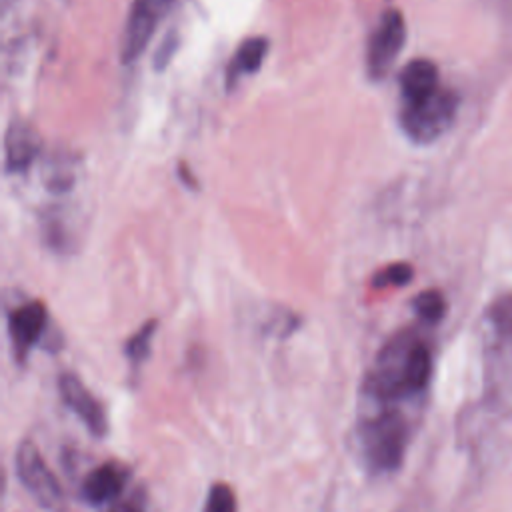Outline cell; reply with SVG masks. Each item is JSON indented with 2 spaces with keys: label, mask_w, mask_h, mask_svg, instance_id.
I'll return each instance as SVG.
<instances>
[{
  "label": "cell",
  "mask_w": 512,
  "mask_h": 512,
  "mask_svg": "<svg viewBox=\"0 0 512 512\" xmlns=\"http://www.w3.org/2000/svg\"><path fill=\"white\" fill-rule=\"evenodd\" d=\"M432 376V352L418 334L404 330L376 354L362 380V394L372 404H394L422 394Z\"/></svg>",
  "instance_id": "obj_1"
},
{
  "label": "cell",
  "mask_w": 512,
  "mask_h": 512,
  "mask_svg": "<svg viewBox=\"0 0 512 512\" xmlns=\"http://www.w3.org/2000/svg\"><path fill=\"white\" fill-rule=\"evenodd\" d=\"M408 442L410 424L392 406L372 410L358 420L356 448L364 466L376 476L392 474L402 466Z\"/></svg>",
  "instance_id": "obj_2"
},
{
  "label": "cell",
  "mask_w": 512,
  "mask_h": 512,
  "mask_svg": "<svg viewBox=\"0 0 512 512\" xmlns=\"http://www.w3.org/2000/svg\"><path fill=\"white\" fill-rule=\"evenodd\" d=\"M456 112L458 96L452 90L438 88L422 100L404 104L400 128L414 144H430L452 126Z\"/></svg>",
  "instance_id": "obj_3"
},
{
  "label": "cell",
  "mask_w": 512,
  "mask_h": 512,
  "mask_svg": "<svg viewBox=\"0 0 512 512\" xmlns=\"http://www.w3.org/2000/svg\"><path fill=\"white\" fill-rule=\"evenodd\" d=\"M14 470L24 490L34 498L40 508H44L46 512L64 510V488L32 440H22L18 444L14 454Z\"/></svg>",
  "instance_id": "obj_4"
},
{
  "label": "cell",
  "mask_w": 512,
  "mask_h": 512,
  "mask_svg": "<svg viewBox=\"0 0 512 512\" xmlns=\"http://www.w3.org/2000/svg\"><path fill=\"white\" fill-rule=\"evenodd\" d=\"M406 42V22L400 10H386L374 32L370 34L366 48V72L372 80L384 78L394 66L398 54Z\"/></svg>",
  "instance_id": "obj_5"
},
{
  "label": "cell",
  "mask_w": 512,
  "mask_h": 512,
  "mask_svg": "<svg viewBox=\"0 0 512 512\" xmlns=\"http://www.w3.org/2000/svg\"><path fill=\"white\" fill-rule=\"evenodd\" d=\"M174 0H132L120 40V60L134 64L150 44Z\"/></svg>",
  "instance_id": "obj_6"
},
{
  "label": "cell",
  "mask_w": 512,
  "mask_h": 512,
  "mask_svg": "<svg viewBox=\"0 0 512 512\" xmlns=\"http://www.w3.org/2000/svg\"><path fill=\"white\" fill-rule=\"evenodd\" d=\"M58 394L64 406L86 426V430L102 438L108 432V414L104 404L88 390V386L72 372L58 376Z\"/></svg>",
  "instance_id": "obj_7"
},
{
  "label": "cell",
  "mask_w": 512,
  "mask_h": 512,
  "mask_svg": "<svg viewBox=\"0 0 512 512\" xmlns=\"http://www.w3.org/2000/svg\"><path fill=\"white\" fill-rule=\"evenodd\" d=\"M48 328V310L40 300H30L16 306L8 314V338L14 358L24 364L30 350L42 342Z\"/></svg>",
  "instance_id": "obj_8"
},
{
  "label": "cell",
  "mask_w": 512,
  "mask_h": 512,
  "mask_svg": "<svg viewBox=\"0 0 512 512\" xmlns=\"http://www.w3.org/2000/svg\"><path fill=\"white\" fill-rule=\"evenodd\" d=\"M128 484V470L118 462H104L92 468L80 482V498L90 506H104L122 498Z\"/></svg>",
  "instance_id": "obj_9"
},
{
  "label": "cell",
  "mask_w": 512,
  "mask_h": 512,
  "mask_svg": "<svg viewBox=\"0 0 512 512\" xmlns=\"http://www.w3.org/2000/svg\"><path fill=\"white\" fill-rule=\"evenodd\" d=\"M42 150V138L26 120H12L4 136V170L6 174L26 172Z\"/></svg>",
  "instance_id": "obj_10"
},
{
  "label": "cell",
  "mask_w": 512,
  "mask_h": 512,
  "mask_svg": "<svg viewBox=\"0 0 512 512\" xmlns=\"http://www.w3.org/2000/svg\"><path fill=\"white\" fill-rule=\"evenodd\" d=\"M398 82H400V92H402L404 104L422 100L440 88L438 86V68L428 58L410 60L400 70Z\"/></svg>",
  "instance_id": "obj_11"
},
{
  "label": "cell",
  "mask_w": 512,
  "mask_h": 512,
  "mask_svg": "<svg viewBox=\"0 0 512 512\" xmlns=\"http://www.w3.org/2000/svg\"><path fill=\"white\" fill-rule=\"evenodd\" d=\"M270 50V40L266 36L246 38L234 52L226 68V86L234 88L238 80L260 70L266 54Z\"/></svg>",
  "instance_id": "obj_12"
},
{
  "label": "cell",
  "mask_w": 512,
  "mask_h": 512,
  "mask_svg": "<svg viewBox=\"0 0 512 512\" xmlns=\"http://www.w3.org/2000/svg\"><path fill=\"white\" fill-rule=\"evenodd\" d=\"M76 182V160L70 154L58 152L44 164V186L52 194H64L74 188Z\"/></svg>",
  "instance_id": "obj_13"
},
{
  "label": "cell",
  "mask_w": 512,
  "mask_h": 512,
  "mask_svg": "<svg viewBox=\"0 0 512 512\" xmlns=\"http://www.w3.org/2000/svg\"><path fill=\"white\" fill-rule=\"evenodd\" d=\"M156 328H158V322L154 318H150L134 334H130V338L126 340L124 354H126V358H128V362L134 370H138L148 360Z\"/></svg>",
  "instance_id": "obj_14"
},
{
  "label": "cell",
  "mask_w": 512,
  "mask_h": 512,
  "mask_svg": "<svg viewBox=\"0 0 512 512\" xmlns=\"http://www.w3.org/2000/svg\"><path fill=\"white\" fill-rule=\"evenodd\" d=\"M412 308L416 316L426 324H438L446 316V298L440 290L430 288L416 294L412 300Z\"/></svg>",
  "instance_id": "obj_15"
},
{
  "label": "cell",
  "mask_w": 512,
  "mask_h": 512,
  "mask_svg": "<svg viewBox=\"0 0 512 512\" xmlns=\"http://www.w3.org/2000/svg\"><path fill=\"white\" fill-rule=\"evenodd\" d=\"M488 322L502 340L512 342V294H504L490 304Z\"/></svg>",
  "instance_id": "obj_16"
},
{
  "label": "cell",
  "mask_w": 512,
  "mask_h": 512,
  "mask_svg": "<svg viewBox=\"0 0 512 512\" xmlns=\"http://www.w3.org/2000/svg\"><path fill=\"white\" fill-rule=\"evenodd\" d=\"M202 512H238V500L234 490L224 482H214L208 488Z\"/></svg>",
  "instance_id": "obj_17"
},
{
  "label": "cell",
  "mask_w": 512,
  "mask_h": 512,
  "mask_svg": "<svg viewBox=\"0 0 512 512\" xmlns=\"http://www.w3.org/2000/svg\"><path fill=\"white\" fill-rule=\"evenodd\" d=\"M414 278V268L406 262H394L372 276L374 288H388V286H406Z\"/></svg>",
  "instance_id": "obj_18"
},
{
  "label": "cell",
  "mask_w": 512,
  "mask_h": 512,
  "mask_svg": "<svg viewBox=\"0 0 512 512\" xmlns=\"http://www.w3.org/2000/svg\"><path fill=\"white\" fill-rule=\"evenodd\" d=\"M106 512H150V510H148L146 494H142V490H136L126 498H118L116 502H112V506Z\"/></svg>",
  "instance_id": "obj_19"
},
{
  "label": "cell",
  "mask_w": 512,
  "mask_h": 512,
  "mask_svg": "<svg viewBox=\"0 0 512 512\" xmlns=\"http://www.w3.org/2000/svg\"><path fill=\"white\" fill-rule=\"evenodd\" d=\"M176 48H178V36L174 32L166 34L154 54V70H158V72L164 70L170 64L172 56L176 54Z\"/></svg>",
  "instance_id": "obj_20"
},
{
  "label": "cell",
  "mask_w": 512,
  "mask_h": 512,
  "mask_svg": "<svg viewBox=\"0 0 512 512\" xmlns=\"http://www.w3.org/2000/svg\"><path fill=\"white\" fill-rule=\"evenodd\" d=\"M178 176H180V180H182L188 188H196V180H194V176H190V172H188V168H186L184 164H180Z\"/></svg>",
  "instance_id": "obj_21"
}]
</instances>
